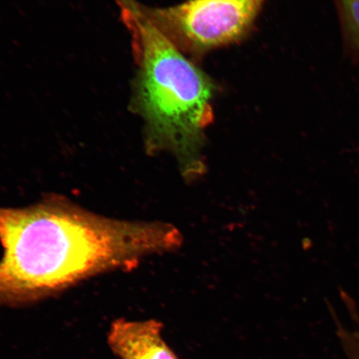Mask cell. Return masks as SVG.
I'll return each instance as SVG.
<instances>
[{
  "label": "cell",
  "mask_w": 359,
  "mask_h": 359,
  "mask_svg": "<svg viewBox=\"0 0 359 359\" xmlns=\"http://www.w3.org/2000/svg\"><path fill=\"white\" fill-rule=\"evenodd\" d=\"M0 305L15 307L170 252L182 236L168 224L107 218L51 195L27 208H0Z\"/></svg>",
  "instance_id": "6da1fadb"
},
{
  "label": "cell",
  "mask_w": 359,
  "mask_h": 359,
  "mask_svg": "<svg viewBox=\"0 0 359 359\" xmlns=\"http://www.w3.org/2000/svg\"><path fill=\"white\" fill-rule=\"evenodd\" d=\"M137 65L131 107L144 122L148 154L172 152L187 178L204 169L202 149L213 121L215 81L152 24L137 0H115Z\"/></svg>",
  "instance_id": "7a4b0ae2"
},
{
  "label": "cell",
  "mask_w": 359,
  "mask_h": 359,
  "mask_svg": "<svg viewBox=\"0 0 359 359\" xmlns=\"http://www.w3.org/2000/svg\"><path fill=\"white\" fill-rule=\"evenodd\" d=\"M266 0H187L143 12L187 56L200 58L248 36Z\"/></svg>",
  "instance_id": "3957f363"
},
{
  "label": "cell",
  "mask_w": 359,
  "mask_h": 359,
  "mask_svg": "<svg viewBox=\"0 0 359 359\" xmlns=\"http://www.w3.org/2000/svg\"><path fill=\"white\" fill-rule=\"evenodd\" d=\"M164 325L156 320L112 322L107 344L120 359H179L163 336Z\"/></svg>",
  "instance_id": "277c9868"
},
{
  "label": "cell",
  "mask_w": 359,
  "mask_h": 359,
  "mask_svg": "<svg viewBox=\"0 0 359 359\" xmlns=\"http://www.w3.org/2000/svg\"><path fill=\"white\" fill-rule=\"evenodd\" d=\"M339 4L348 29L359 43V0H339Z\"/></svg>",
  "instance_id": "5b68a950"
}]
</instances>
